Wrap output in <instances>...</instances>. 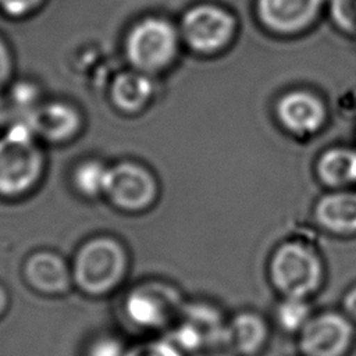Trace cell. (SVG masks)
<instances>
[{
	"label": "cell",
	"mask_w": 356,
	"mask_h": 356,
	"mask_svg": "<svg viewBox=\"0 0 356 356\" xmlns=\"http://www.w3.org/2000/svg\"><path fill=\"white\" fill-rule=\"evenodd\" d=\"M124 268V254L120 246L108 239L88 243L75 261V278L88 292L102 293L120 280Z\"/></svg>",
	"instance_id": "cell-2"
},
{
	"label": "cell",
	"mask_w": 356,
	"mask_h": 356,
	"mask_svg": "<svg viewBox=\"0 0 356 356\" xmlns=\"http://www.w3.org/2000/svg\"><path fill=\"white\" fill-rule=\"evenodd\" d=\"M345 305L348 312L356 318V286L348 293L346 299H345Z\"/></svg>",
	"instance_id": "cell-25"
},
{
	"label": "cell",
	"mask_w": 356,
	"mask_h": 356,
	"mask_svg": "<svg viewBox=\"0 0 356 356\" xmlns=\"http://www.w3.org/2000/svg\"><path fill=\"white\" fill-rule=\"evenodd\" d=\"M330 15L341 31L356 36V0H330Z\"/></svg>",
	"instance_id": "cell-20"
},
{
	"label": "cell",
	"mask_w": 356,
	"mask_h": 356,
	"mask_svg": "<svg viewBox=\"0 0 356 356\" xmlns=\"http://www.w3.org/2000/svg\"><path fill=\"white\" fill-rule=\"evenodd\" d=\"M89 356H124V355L117 341L100 339L92 346Z\"/></svg>",
	"instance_id": "cell-22"
},
{
	"label": "cell",
	"mask_w": 356,
	"mask_h": 356,
	"mask_svg": "<svg viewBox=\"0 0 356 356\" xmlns=\"http://www.w3.org/2000/svg\"><path fill=\"white\" fill-rule=\"evenodd\" d=\"M174 300L175 296L167 298L164 293H157L156 289H139L128 298L127 313L140 325H160L168 320Z\"/></svg>",
	"instance_id": "cell-12"
},
{
	"label": "cell",
	"mask_w": 356,
	"mask_h": 356,
	"mask_svg": "<svg viewBox=\"0 0 356 356\" xmlns=\"http://www.w3.org/2000/svg\"><path fill=\"white\" fill-rule=\"evenodd\" d=\"M277 117L281 125L296 135L318 131L325 121V107L313 93L293 90L284 95L277 103Z\"/></svg>",
	"instance_id": "cell-7"
},
{
	"label": "cell",
	"mask_w": 356,
	"mask_h": 356,
	"mask_svg": "<svg viewBox=\"0 0 356 356\" xmlns=\"http://www.w3.org/2000/svg\"><path fill=\"white\" fill-rule=\"evenodd\" d=\"M177 36L163 19H146L135 26L128 38V56L142 70H157L165 65L175 53Z\"/></svg>",
	"instance_id": "cell-3"
},
{
	"label": "cell",
	"mask_w": 356,
	"mask_h": 356,
	"mask_svg": "<svg viewBox=\"0 0 356 356\" xmlns=\"http://www.w3.org/2000/svg\"><path fill=\"white\" fill-rule=\"evenodd\" d=\"M309 314L307 305L302 298L288 296L278 307V321L286 330H296L306 323Z\"/></svg>",
	"instance_id": "cell-19"
},
{
	"label": "cell",
	"mask_w": 356,
	"mask_h": 356,
	"mask_svg": "<svg viewBox=\"0 0 356 356\" xmlns=\"http://www.w3.org/2000/svg\"><path fill=\"white\" fill-rule=\"evenodd\" d=\"M204 356H224V355H218V353H214V355H204Z\"/></svg>",
	"instance_id": "cell-28"
},
{
	"label": "cell",
	"mask_w": 356,
	"mask_h": 356,
	"mask_svg": "<svg viewBox=\"0 0 356 356\" xmlns=\"http://www.w3.org/2000/svg\"><path fill=\"white\" fill-rule=\"evenodd\" d=\"M350 325L338 314H323L307 323L302 332V348L309 356H338L348 346Z\"/></svg>",
	"instance_id": "cell-9"
},
{
	"label": "cell",
	"mask_w": 356,
	"mask_h": 356,
	"mask_svg": "<svg viewBox=\"0 0 356 356\" xmlns=\"http://www.w3.org/2000/svg\"><path fill=\"white\" fill-rule=\"evenodd\" d=\"M224 335L225 328L220 316L207 306L189 307L175 332L177 341L186 349H197L224 342Z\"/></svg>",
	"instance_id": "cell-10"
},
{
	"label": "cell",
	"mask_w": 356,
	"mask_h": 356,
	"mask_svg": "<svg viewBox=\"0 0 356 356\" xmlns=\"http://www.w3.org/2000/svg\"><path fill=\"white\" fill-rule=\"evenodd\" d=\"M7 72H8V57L3 44L0 43V83L4 81Z\"/></svg>",
	"instance_id": "cell-24"
},
{
	"label": "cell",
	"mask_w": 356,
	"mask_h": 356,
	"mask_svg": "<svg viewBox=\"0 0 356 356\" xmlns=\"http://www.w3.org/2000/svg\"><path fill=\"white\" fill-rule=\"evenodd\" d=\"M40 156L31 140L6 136L0 140V192L15 195L32 185Z\"/></svg>",
	"instance_id": "cell-5"
},
{
	"label": "cell",
	"mask_w": 356,
	"mask_h": 356,
	"mask_svg": "<svg viewBox=\"0 0 356 356\" xmlns=\"http://www.w3.org/2000/svg\"><path fill=\"white\" fill-rule=\"evenodd\" d=\"M124 356H181V355L172 345L163 341H153V342L138 345Z\"/></svg>",
	"instance_id": "cell-21"
},
{
	"label": "cell",
	"mask_w": 356,
	"mask_h": 356,
	"mask_svg": "<svg viewBox=\"0 0 356 356\" xmlns=\"http://www.w3.org/2000/svg\"><path fill=\"white\" fill-rule=\"evenodd\" d=\"M152 92L150 81L140 74H122L113 85V97L115 103L127 110L138 108L145 103Z\"/></svg>",
	"instance_id": "cell-17"
},
{
	"label": "cell",
	"mask_w": 356,
	"mask_h": 356,
	"mask_svg": "<svg viewBox=\"0 0 356 356\" xmlns=\"http://www.w3.org/2000/svg\"><path fill=\"white\" fill-rule=\"evenodd\" d=\"M26 275L33 286L46 292H60L68 285L64 263L50 253L33 256L26 266Z\"/></svg>",
	"instance_id": "cell-15"
},
{
	"label": "cell",
	"mask_w": 356,
	"mask_h": 356,
	"mask_svg": "<svg viewBox=\"0 0 356 356\" xmlns=\"http://www.w3.org/2000/svg\"><path fill=\"white\" fill-rule=\"evenodd\" d=\"M270 271L275 286L286 296L302 298L314 291L321 280L318 257L298 242L284 243L275 250Z\"/></svg>",
	"instance_id": "cell-1"
},
{
	"label": "cell",
	"mask_w": 356,
	"mask_h": 356,
	"mask_svg": "<svg viewBox=\"0 0 356 356\" xmlns=\"http://www.w3.org/2000/svg\"><path fill=\"white\" fill-rule=\"evenodd\" d=\"M107 174L108 170L104 168L102 164L96 161L85 163L82 164L76 174H75V181L76 185L81 191L85 193H97L99 191H104L106 182H107Z\"/></svg>",
	"instance_id": "cell-18"
},
{
	"label": "cell",
	"mask_w": 356,
	"mask_h": 356,
	"mask_svg": "<svg viewBox=\"0 0 356 356\" xmlns=\"http://www.w3.org/2000/svg\"><path fill=\"white\" fill-rule=\"evenodd\" d=\"M4 306H6V295H4V291L0 288V313L3 312Z\"/></svg>",
	"instance_id": "cell-27"
},
{
	"label": "cell",
	"mask_w": 356,
	"mask_h": 356,
	"mask_svg": "<svg viewBox=\"0 0 356 356\" xmlns=\"http://www.w3.org/2000/svg\"><path fill=\"white\" fill-rule=\"evenodd\" d=\"M7 117H8V108H7L6 103L0 99V124L4 122L7 120Z\"/></svg>",
	"instance_id": "cell-26"
},
{
	"label": "cell",
	"mask_w": 356,
	"mask_h": 356,
	"mask_svg": "<svg viewBox=\"0 0 356 356\" xmlns=\"http://www.w3.org/2000/svg\"><path fill=\"white\" fill-rule=\"evenodd\" d=\"M235 29L231 14L216 6H197L186 13L182 32L186 42L196 50L214 51L222 47Z\"/></svg>",
	"instance_id": "cell-4"
},
{
	"label": "cell",
	"mask_w": 356,
	"mask_h": 356,
	"mask_svg": "<svg viewBox=\"0 0 356 356\" xmlns=\"http://www.w3.org/2000/svg\"><path fill=\"white\" fill-rule=\"evenodd\" d=\"M28 124L33 131L49 139H63L75 131L78 118L67 106L50 104L33 110L28 118Z\"/></svg>",
	"instance_id": "cell-14"
},
{
	"label": "cell",
	"mask_w": 356,
	"mask_h": 356,
	"mask_svg": "<svg viewBox=\"0 0 356 356\" xmlns=\"http://www.w3.org/2000/svg\"><path fill=\"white\" fill-rule=\"evenodd\" d=\"M323 4L324 0H256V13L267 29L291 35L313 24Z\"/></svg>",
	"instance_id": "cell-6"
},
{
	"label": "cell",
	"mask_w": 356,
	"mask_h": 356,
	"mask_svg": "<svg viewBox=\"0 0 356 356\" xmlns=\"http://www.w3.org/2000/svg\"><path fill=\"white\" fill-rule=\"evenodd\" d=\"M314 216L331 232H356V192L339 191L323 196L316 204Z\"/></svg>",
	"instance_id": "cell-11"
},
{
	"label": "cell",
	"mask_w": 356,
	"mask_h": 356,
	"mask_svg": "<svg viewBox=\"0 0 356 356\" xmlns=\"http://www.w3.org/2000/svg\"><path fill=\"white\" fill-rule=\"evenodd\" d=\"M104 191L121 207L139 209L152 200L154 184L146 171L125 163L108 170Z\"/></svg>",
	"instance_id": "cell-8"
},
{
	"label": "cell",
	"mask_w": 356,
	"mask_h": 356,
	"mask_svg": "<svg viewBox=\"0 0 356 356\" xmlns=\"http://www.w3.org/2000/svg\"><path fill=\"white\" fill-rule=\"evenodd\" d=\"M40 0H0V6L10 14L19 15L33 8Z\"/></svg>",
	"instance_id": "cell-23"
},
{
	"label": "cell",
	"mask_w": 356,
	"mask_h": 356,
	"mask_svg": "<svg viewBox=\"0 0 356 356\" xmlns=\"http://www.w3.org/2000/svg\"><path fill=\"white\" fill-rule=\"evenodd\" d=\"M264 337L266 328L263 321L254 314L243 313L225 327L224 342L236 352L252 353L260 346Z\"/></svg>",
	"instance_id": "cell-16"
},
{
	"label": "cell",
	"mask_w": 356,
	"mask_h": 356,
	"mask_svg": "<svg viewBox=\"0 0 356 356\" xmlns=\"http://www.w3.org/2000/svg\"><path fill=\"white\" fill-rule=\"evenodd\" d=\"M318 178L328 186H345L356 182V152L337 147L321 154L317 163Z\"/></svg>",
	"instance_id": "cell-13"
}]
</instances>
